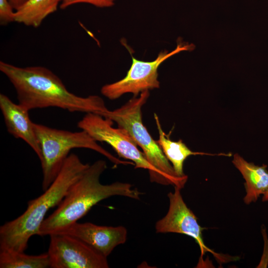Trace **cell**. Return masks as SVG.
<instances>
[{"label": "cell", "mask_w": 268, "mask_h": 268, "mask_svg": "<svg viewBox=\"0 0 268 268\" xmlns=\"http://www.w3.org/2000/svg\"><path fill=\"white\" fill-rule=\"evenodd\" d=\"M0 108L8 133L16 138L27 143L41 156V148L29 115V110L20 104L14 103L7 96L0 94Z\"/></svg>", "instance_id": "cell-11"}, {"label": "cell", "mask_w": 268, "mask_h": 268, "mask_svg": "<svg viewBox=\"0 0 268 268\" xmlns=\"http://www.w3.org/2000/svg\"><path fill=\"white\" fill-rule=\"evenodd\" d=\"M113 122L94 113H88L77 123V127L87 132L97 141L110 145L120 157L131 160L134 168L147 170L151 182L165 185L158 171L148 161L143 152L123 129L113 127Z\"/></svg>", "instance_id": "cell-6"}, {"label": "cell", "mask_w": 268, "mask_h": 268, "mask_svg": "<svg viewBox=\"0 0 268 268\" xmlns=\"http://www.w3.org/2000/svg\"><path fill=\"white\" fill-rule=\"evenodd\" d=\"M50 267L48 253L38 255L24 252L0 251V268H47Z\"/></svg>", "instance_id": "cell-15"}, {"label": "cell", "mask_w": 268, "mask_h": 268, "mask_svg": "<svg viewBox=\"0 0 268 268\" xmlns=\"http://www.w3.org/2000/svg\"><path fill=\"white\" fill-rule=\"evenodd\" d=\"M15 10L9 0H0V23L5 25L14 22Z\"/></svg>", "instance_id": "cell-17"}, {"label": "cell", "mask_w": 268, "mask_h": 268, "mask_svg": "<svg viewBox=\"0 0 268 268\" xmlns=\"http://www.w3.org/2000/svg\"><path fill=\"white\" fill-rule=\"evenodd\" d=\"M0 70L14 88L18 103L29 111L57 107L70 112L101 114L108 110L103 99L70 92L60 78L42 66L20 67L0 62Z\"/></svg>", "instance_id": "cell-1"}, {"label": "cell", "mask_w": 268, "mask_h": 268, "mask_svg": "<svg viewBox=\"0 0 268 268\" xmlns=\"http://www.w3.org/2000/svg\"><path fill=\"white\" fill-rule=\"evenodd\" d=\"M47 252L52 268H108L107 257L82 240L64 234L50 236Z\"/></svg>", "instance_id": "cell-8"}, {"label": "cell", "mask_w": 268, "mask_h": 268, "mask_svg": "<svg viewBox=\"0 0 268 268\" xmlns=\"http://www.w3.org/2000/svg\"><path fill=\"white\" fill-rule=\"evenodd\" d=\"M181 190L174 187V192L168 193L169 209L165 216L156 223V232L158 233H179L193 238L201 250V266L204 263L203 256L206 252L211 253L218 261L225 262L227 259L223 258L205 245L202 232L205 228L199 224L198 218L185 202Z\"/></svg>", "instance_id": "cell-9"}, {"label": "cell", "mask_w": 268, "mask_h": 268, "mask_svg": "<svg viewBox=\"0 0 268 268\" xmlns=\"http://www.w3.org/2000/svg\"><path fill=\"white\" fill-rule=\"evenodd\" d=\"M193 44L178 42L175 49L159 53L152 61L147 62L136 59L132 56V64L126 75L122 79L103 86L101 92L110 100L118 99L123 95L131 93L134 95L146 90L158 88V69L160 65L170 57L184 51L194 49Z\"/></svg>", "instance_id": "cell-7"}, {"label": "cell", "mask_w": 268, "mask_h": 268, "mask_svg": "<svg viewBox=\"0 0 268 268\" xmlns=\"http://www.w3.org/2000/svg\"><path fill=\"white\" fill-rule=\"evenodd\" d=\"M262 201H268V190L263 195Z\"/></svg>", "instance_id": "cell-19"}, {"label": "cell", "mask_w": 268, "mask_h": 268, "mask_svg": "<svg viewBox=\"0 0 268 268\" xmlns=\"http://www.w3.org/2000/svg\"><path fill=\"white\" fill-rule=\"evenodd\" d=\"M62 0H27L15 10L14 22L37 28L58 9Z\"/></svg>", "instance_id": "cell-14"}, {"label": "cell", "mask_w": 268, "mask_h": 268, "mask_svg": "<svg viewBox=\"0 0 268 268\" xmlns=\"http://www.w3.org/2000/svg\"><path fill=\"white\" fill-rule=\"evenodd\" d=\"M34 128L41 148L39 159L43 173V191L56 178L70 151L74 148H83L95 151L115 165H134L133 162L122 160L113 155L84 131L72 132L34 123Z\"/></svg>", "instance_id": "cell-5"}, {"label": "cell", "mask_w": 268, "mask_h": 268, "mask_svg": "<svg viewBox=\"0 0 268 268\" xmlns=\"http://www.w3.org/2000/svg\"><path fill=\"white\" fill-rule=\"evenodd\" d=\"M245 180L246 204L256 202L262 195L268 190V170L266 165H256L245 160L239 154H234L232 161Z\"/></svg>", "instance_id": "cell-12"}, {"label": "cell", "mask_w": 268, "mask_h": 268, "mask_svg": "<svg viewBox=\"0 0 268 268\" xmlns=\"http://www.w3.org/2000/svg\"><path fill=\"white\" fill-rule=\"evenodd\" d=\"M116 0H62L60 8L65 9L79 3H87L97 7L105 8L113 6Z\"/></svg>", "instance_id": "cell-16"}, {"label": "cell", "mask_w": 268, "mask_h": 268, "mask_svg": "<svg viewBox=\"0 0 268 268\" xmlns=\"http://www.w3.org/2000/svg\"><path fill=\"white\" fill-rule=\"evenodd\" d=\"M89 166L76 154H69L56 178L44 193L29 201L22 214L0 227V251L24 252L30 238L38 235L47 212L60 204Z\"/></svg>", "instance_id": "cell-3"}, {"label": "cell", "mask_w": 268, "mask_h": 268, "mask_svg": "<svg viewBox=\"0 0 268 268\" xmlns=\"http://www.w3.org/2000/svg\"><path fill=\"white\" fill-rule=\"evenodd\" d=\"M149 96V90L134 96L121 107L113 110H107L100 115L112 120L118 127L126 130L148 161L158 171L165 185H172L181 189L187 181L188 176H180L164 154L161 148L143 124L142 108Z\"/></svg>", "instance_id": "cell-4"}, {"label": "cell", "mask_w": 268, "mask_h": 268, "mask_svg": "<svg viewBox=\"0 0 268 268\" xmlns=\"http://www.w3.org/2000/svg\"><path fill=\"white\" fill-rule=\"evenodd\" d=\"M27 0H9L12 6L15 10L18 9Z\"/></svg>", "instance_id": "cell-18"}, {"label": "cell", "mask_w": 268, "mask_h": 268, "mask_svg": "<svg viewBox=\"0 0 268 268\" xmlns=\"http://www.w3.org/2000/svg\"><path fill=\"white\" fill-rule=\"evenodd\" d=\"M57 234L76 237L106 257L115 247L124 244L127 238V230L124 226H101L90 222H77Z\"/></svg>", "instance_id": "cell-10"}, {"label": "cell", "mask_w": 268, "mask_h": 268, "mask_svg": "<svg viewBox=\"0 0 268 268\" xmlns=\"http://www.w3.org/2000/svg\"><path fill=\"white\" fill-rule=\"evenodd\" d=\"M107 168L106 161L98 160L70 187L56 209L42 222L38 235L60 233L85 215L99 201L114 196L139 200L141 193L127 183L104 185L100 177Z\"/></svg>", "instance_id": "cell-2"}, {"label": "cell", "mask_w": 268, "mask_h": 268, "mask_svg": "<svg viewBox=\"0 0 268 268\" xmlns=\"http://www.w3.org/2000/svg\"><path fill=\"white\" fill-rule=\"evenodd\" d=\"M154 118L159 134V138L156 141L167 159L171 162L175 172L180 176L186 175L183 171V164L185 160L191 155H220L231 156V154H211L204 152L193 151L187 147L182 139L175 141L170 138L169 135L166 134L163 131L159 117L156 113L154 114Z\"/></svg>", "instance_id": "cell-13"}]
</instances>
